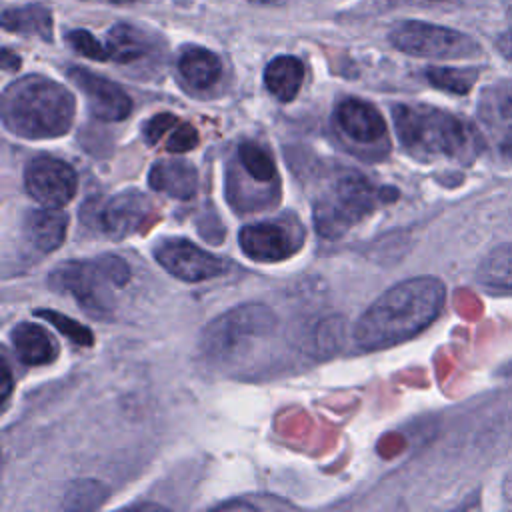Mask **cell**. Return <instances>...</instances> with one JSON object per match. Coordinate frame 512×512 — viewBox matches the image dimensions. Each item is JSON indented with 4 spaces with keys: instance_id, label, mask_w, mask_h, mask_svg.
<instances>
[{
    "instance_id": "6da1fadb",
    "label": "cell",
    "mask_w": 512,
    "mask_h": 512,
    "mask_svg": "<svg viewBox=\"0 0 512 512\" xmlns=\"http://www.w3.org/2000/svg\"><path fill=\"white\" fill-rule=\"evenodd\" d=\"M444 300L446 286L436 276H414L394 284L354 324L356 348L376 352L418 336L438 318Z\"/></svg>"
},
{
    "instance_id": "7a4b0ae2",
    "label": "cell",
    "mask_w": 512,
    "mask_h": 512,
    "mask_svg": "<svg viewBox=\"0 0 512 512\" xmlns=\"http://www.w3.org/2000/svg\"><path fill=\"white\" fill-rule=\"evenodd\" d=\"M74 112L76 100L72 92L40 74L10 82L0 100L4 128L30 140L64 136L72 126Z\"/></svg>"
},
{
    "instance_id": "3957f363",
    "label": "cell",
    "mask_w": 512,
    "mask_h": 512,
    "mask_svg": "<svg viewBox=\"0 0 512 512\" xmlns=\"http://www.w3.org/2000/svg\"><path fill=\"white\" fill-rule=\"evenodd\" d=\"M392 118L400 144L418 160L470 162L480 150V140L462 118L426 104H396Z\"/></svg>"
},
{
    "instance_id": "277c9868",
    "label": "cell",
    "mask_w": 512,
    "mask_h": 512,
    "mask_svg": "<svg viewBox=\"0 0 512 512\" xmlns=\"http://www.w3.org/2000/svg\"><path fill=\"white\" fill-rule=\"evenodd\" d=\"M128 278L130 268L120 256L102 254L58 264L46 282L54 292L72 296L86 312L108 316L112 312V288H122Z\"/></svg>"
},
{
    "instance_id": "5b68a950",
    "label": "cell",
    "mask_w": 512,
    "mask_h": 512,
    "mask_svg": "<svg viewBox=\"0 0 512 512\" xmlns=\"http://www.w3.org/2000/svg\"><path fill=\"white\" fill-rule=\"evenodd\" d=\"M374 188L356 172L340 176L314 206V224L324 238H340L374 208Z\"/></svg>"
},
{
    "instance_id": "8992f818",
    "label": "cell",
    "mask_w": 512,
    "mask_h": 512,
    "mask_svg": "<svg viewBox=\"0 0 512 512\" xmlns=\"http://www.w3.org/2000/svg\"><path fill=\"white\" fill-rule=\"evenodd\" d=\"M390 42L396 50L420 58H470L480 52L468 34L420 20L398 22L390 30Z\"/></svg>"
},
{
    "instance_id": "52a82bcc",
    "label": "cell",
    "mask_w": 512,
    "mask_h": 512,
    "mask_svg": "<svg viewBox=\"0 0 512 512\" xmlns=\"http://www.w3.org/2000/svg\"><path fill=\"white\" fill-rule=\"evenodd\" d=\"M274 314L260 304H246L220 316L206 332L204 346L214 356H226L254 336H264L272 330Z\"/></svg>"
},
{
    "instance_id": "ba28073f",
    "label": "cell",
    "mask_w": 512,
    "mask_h": 512,
    "mask_svg": "<svg viewBox=\"0 0 512 512\" xmlns=\"http://www.w3.org/2000/svg\"><path fill=\"white\" fill-rule=\"evenodd\" d=\"M26 192L42 206H66L78 188L74 168L54 156H36L24 168Z\"/></svg>"
},
{
    "instance_id": "9c48e42d",
    "label": "cell",
    "mask_w": 512,
    "mask_h": 512,
    "mask_svg": "<svg viewBox=\"0 0 512 512\" xmlns=\"http://www.w3.org/2000/svg\"><path fill=\"white\" fill-rule=\"evenodd\" d=\"M154 258L168 274L184 282H204L226 270V264L218 256L186 238L162 240L154 248Z\"/></svg>"
},
{
    "instance_id": "30bf717a",
    "label": "cell",
    "mask_w": 512,
    "mask_h": 512,
    "mask_svg": "<svg viewBox=\"0 0 512 512\" xmlns=\"http://www.w3.org/2000/svg\"><path fill=\"white\" fill-rule=\"evenodd\" d=\"M66 74L86 96L92 116L106 122H120L130 114L132 100L116 82L82 66H70Z\"/></svg>"
},
{
    "instance_id": "8fae6325",
    "label": "cell",
    "mask_w": 512,
    "mask_h": 512,
    "mask_svg": "<svg viewBox=\"0 0 512 512\" xmlns=\"http://www.w3.org/2000/svg\"><path fill=\"white\" fill-rule=\"evenodd\" d=\"M150 210L152 202L148 200V196L138 190H124L108 198L94 212V224L104 236L112 240H122L142 226Z\"/></svg>"
},
{
    "instance_id": "7c38bea8",
    "label": "cell",
    "mask_w": 512,
    "mask_h": 512,
    "mask_svg": "<svg viewBox=\"0 0 512 512\" xmlns=\"http://www.w3.org/2000/svg\"><path fill=\"white\" fill-rule=\"evenodd\" d=\"M238 244L242 252L258 262H278L294 254L300 240L278 222H256L246 224L238 234Z\"/></svg>"
},
{
    "instance_id": "4fadbf2b",
    "label": "cell",
    "mask_w": 512,
    "mask_h": 512,
    "mask_svg": "<svg viewBox=\"0 0 512 512\" xmlns=\"http://www.w3.org/2000/svg\"><path fill=\"white\" fill-rule=\"evenodd\" d=\"M336 122L348 138L362 144L376 142L386 134L382 114L370 102L358 98H346L338 104Z\"/></svg>"
},
{
    "instance_id": "5bb4252c",
    "label": "cell",
    "mask_w": 512,
    "mask_h": 512,
    "mask_svg": "<svg viewBox=\"0 0 512 512\" xmlns=\"http://www.w3.org/2000/svg\"><path fill=\"white\" fill-rule=\"evenodd\" d=\"M478 114L500 146H512V84L488 86L480 96Z\"/></svg>"
},
{
    "instance_id": "9a60e30c",
    "label": "cell",
    "mask_w": 512,
    "mask_h": 512,
    "mask_svg": "<svg viewBox=\"0 0 512 512\" xmlns=\"http://www.w3.org/2000/svg\"><path fill=\"white\" fill-rule=\"evenodd\" d=\"M16 358L26 366H44L56 360L58 342L36 322H18L10 332Z\"/></svg>"
},
{
    "instance_id": "2e32d148",
    "label": "cell",
    "mask_w": 512,
    "mask_h": 512,
    "mask_svg": "<svg viewBox=\"0 0 512 512\" xmlns=\"http://www.w3.org/2000/svg\"><path fill=\"white\" fill-rule=\"evenodd\" d=\"M68 228V216L60 208H36L28 210L22 222V230L26 240L38 252L56 250L64 238Z\"/></svg>"
},
{
    "instance_id": "e0dca14e",
    "label": "cell",
    "mask_w": 512,
    "mask_h": 512,
    "mask_svg": "<svg viewBox=\"0 0 512 512\" xmlns=\"http://www.w3.org/2000/svg\"><path fill=\"white\" fill-rule=\"evenodd\" d=\"M150 188L178 200H188L198 188V172L186 160H158L148 172Z\"/></svg>"
},
{
    "instance_id": "ac0fdd59",
    "label": "cell",
    "mask_w": 512,
    "mask_h": 512,
    "mask_svg": "<svg viewBox=\"0 0 512 512\" xmlns=\"http://www.w3.org/2000/svg\"><path fill=\"white\" fill-rule=\"evenodd\" d=\"M0 22L6 32H14L22 36H38L44 42H52L54 38L52 10L40 2L10 6L2 12Z\"/></svg>"
},
{
    "instance_id": "d6986e66",
    "label": "cell",
    "mask_w": 512,
    "mask_h": 512,
    "mask_svg": "<svg viewBox=\"0 0 512 512\" xmlns=\"http://www.w3.org/2000/svg\"><path fill=\"white\" fill-rule=\"evenodd\" d=\"M104 46H106L108 60L118 64H130L150 54L154 40L144 28H138L128 22H120L106 32Z\"/></svg>"
},
{
    "instance_id": "ffe728a7",
    "label": "cell",
    "mask_w": 512,
    "mask_h": 512,
    "mask_svg": "<svg viewBox=\"0 0 512 512\" xmlns=\"http://www.w3.org/2000/svg\"><path fill=\"white\" fill-rule=\"evenodd\" d=\"M142 132L148 144H156L160 142V138L166 136V148L170 152H186L198 144L196 128L170 112H160L152 116L142 126Z\"/></svg>"
},
{
    "instance_id": "44dd1931",
    "label": "cell",
    "mask_w": 512,
    "mask_h": 512,
    "mask_svg": "<svg viewBox=\"0 0 512 512\" xmlns=\"http://www.w3.org/2000/svg\"><path fill=\"white\" fill-rule=\"evenodd\" d=\"M178 72L192 88L206 90L222 76L220 58L202 46H186L178 56Z\"/></svg>"
},
{
    "instance_id": "7402d4cb",
    "label": "cell",
    "mask_w": 512,
    "mask_h": 512,
    "mask_svg": "<svg viewBox=\"0 0 512 512\" xmlns=\"http://www.w3.org/2000/svg\"><path fill=\"white\" fill-rule=\"evenodd\" d=\"M304 82V64L300 58L282 54L268 62L264 70V84L268 92L280 100L290 102L300 92V86Z\"/></svg>"
},
{
    "instance_id": "603a6c76",
    "label": "cell",
    "mask_w": 512,
    "mask_h": 512,
    "mask_svg": "<svg viewBox=\"0 0 512 512\" xmlns=\"http://www.w3.org/2000/svg\"><path fill=\"white\" fill-rule=\"evenodd\" d=\"M476 276L484 286L512 290V242H504L490 250L480 262Z\"/></svg>"
},
{
    "instance_id": "cb8c5ba5",
    "label": "cell",
    "mask_w": 512,
    "mask_h": 512,
    "mask_svg": "<svg viewBox=\"0 0 512 512\" xmlns=\"http://www.w3.org/2000/svg\"><path fill=\"white\" fill-rule=\"evenodd\" d=\"M426 78L432 86L452 92V94H468L472 84L478 78L476 68H446V66H430L426 68Z\"/></svg>"
},
{
    "instance_id": "d4e9b609",
    "label": "cell",
    "mask_w": 512,
    "mask_h": 512,
    "mask_svg": "<svg viewBox=\"0 0 512 512\" xmlns=\"http://www.w3.org/2000/svg\"><path fill=\"white\" fill-rule=\"evenodd\" d=\"M238 158L242 168L258 182H272L276 178V166L272 156L254 142H242L238 146Z\"/></svg>"
},
{
    "instance_id": "484cf974",
    "label": "cell",
    "mask_w": 512,
    "mask_h": 512,
    "mask_svg": "<svg viewBox=\"0 0 512 512\" xmlns=\"http://www.w3.org/2000/svg\"><path fill=\"white\" fill-rule=\"evenodd\" d=\"M106 498V490L100 482L96 480H80L74 482L66 496H64V506L66 508H74V510H84V508H96L102 504V500Z\"/></svg>"
},
{
    "instance_id": "4316f807",
    "label": "cell",
    "mask_w": 512,
    "mask_h": 512,
    "mask_svg": "<svg viewBox=\"0 0 512 512\" xmlns=\"http://www.w3.org/2000/svg\"><path fill=\"white\" fill-rule=\"evenodd\" d=\"M36 314H38L40 318H46L52 326H56V330H60L64 336H68L74 344L90 346V344L94 342L92 332H90L86 326L78 324L76 320H72V318H68V316H64V314H58V312H54V310H38Z\"/></svg>"
},
{
    "instance_id": "83f0119b",
    "label": "cell",
    "mask_w": 512,
    "mask_h": 512,
    "mask_svg": "<svg viewBox=\"0 0 512 512\" xmlns=\"http://www.w3.org/2000/svg\"><path fill=\"white\" fill-rule=\"evenodd\" d=\"M66 42H68L78 54H82V56H86V58H90V60H98V62L108 60L104 42H100L94 34H90V32L84 30V28L68 30V32H66Z\"/></svg>"
},
{
    "instance_id": "f1b7e54d",
    "label": "cell",
    "mask_w": 512,
    "mask_h": 512,
    "mask_svg": "<svg viewBox=\"0 0 512 512\" xmlns=\"http://www.w3.org/2000/svg\"><path fill=\"white\" fill-rule=\"evenodd\" d=\"M496 46H498V50H500L506 58L512 60V30H508L506 34H502V36L498 38Z\"/></svg>"
},
{
    "instance_id": "f546056e",
    "label": "cell",
    "mask_w": 512,
    "mask_h": 512,
    "mask_svg": "<svg viewBox=\"0 0 512 512\" xmlns=\"http://www.w3.org/2000/svg\"><path fill=\"white\" fill-rule=\"evenodd\" d=\"M20 66V58L16 54H12L8 48L2 50V68L4 70H16Z\"/></svg>"
},
{
    "instance_id": "4dcf8cb0",
    "label": "cell",
    "mask_w": 512,
    "mask_h": 512,
    "mask_svg": "<svg viewBox=\"0 0 512 512\" xmlns=\"http://www.w3.org/2000/svg\"><path fill=\"white\" fill-rule=\"evenodd\" d=\"M10 390H12V378H10L8 364H6V360H4V362H2V400H4V402L8 400Z\"/></svg>"
},
{
    "instance_id": "1f68e13d",
    "label": "cell",
    "mask_w": 512,
    "mask_h": 512,
    "mask_svg": "<svg viewBox=\"0 0 512 512\" xmlns=\"http://www.w3.org/2000/svg\"><path fill=\"white\" fill-rule=\"evenodd\" d=\"M254 4H262V6H284L288 0H250Z\"/></svg>"
},
{
    "instance_id": "d6a6232c",
    "label": "cell",
    "mask_w": 512,
    "mask_h": 512,
    "mask_svg": "<svg viewBox=\"0 0 512 512\" xmlns=\"http://www.w3.org/2000/svg\"><path fill=\"white\" fill-rule=\"evenodd\" d=\"M106 2H112V4H130V2H136V0H106Z\"/></svg>"
}]
</instances>
